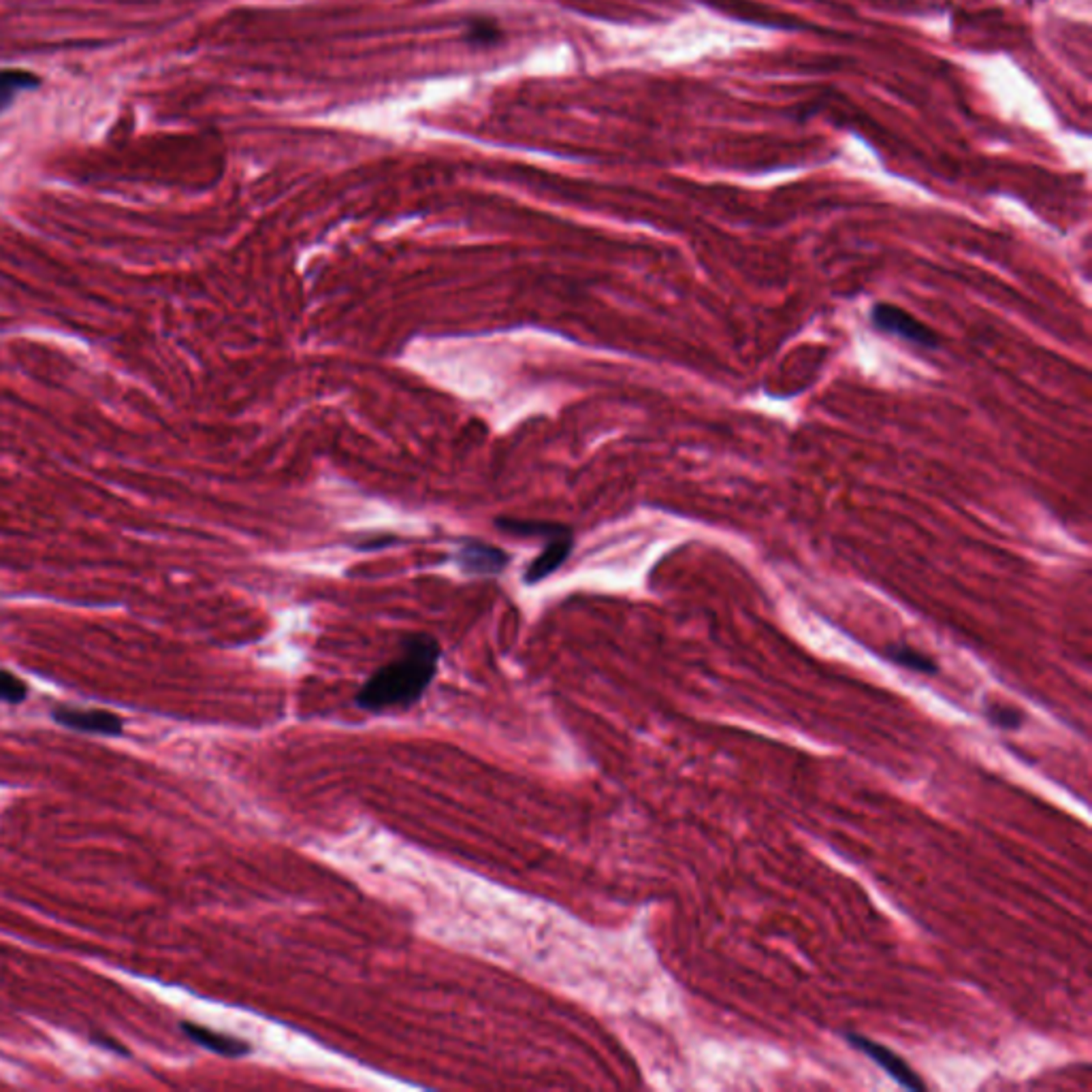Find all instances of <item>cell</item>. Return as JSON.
Here are the masks:
<instances>
[{
    "mask_svg": "<svg viewBox=\"0 0 1092 1092\" xmlns=\"http://www.w3.org/2000/svg\"><path fill=\"white\" fill-rule=\"evenodd\" d=\"M440 644L429 634H410L393 662L376 670L357 693V707L369 712L410 709L423 698L438 672Z\"/></svg>",
    "mask_w": 1092,
    "mask_h": 1092,
    "instance_id": "obj_1",
    "label": "cell"
},
{
    "mask_svg": "<svg viewBox=\"0 0 1092 1092\" xmlns=\"http://www.w3.org/2000/svg\"><path fill=\"white\" fill-rule=\"evenodd\" d=\"M871 322L877 331L885 333V336L899 338L903 341H909V344L928 350L937 348L941 341L937 331L930 329L927 322L918 320L911 312H906L892 303H875L871 310Z\"/></svg>",
    "mask_w": 1092,
    "mask_h": 1092,
    "instance_id": "obj_2",
    "label": "cell"
},
{
    "mask_svg": "<svg viewBox=\"0 0 1092 1092\" xmlns=\"http://www.w3.org/2000/svg\"><path fill=\"white\" fill-rule=\"evenodd\" d=\"M847 1041H849L851 1048H856L863 1054H866V1057L871 1059L877 1067H882L887 1076L896 1081V1084H901L903 1088H909V1090H927V1084H924L918 1073L906 1065L905 1059H901L899 1054L887 1050L885 1045L871 1041L866 1037H860V1035H851V1033L847 1035Z\"/></svg>",
    "mask_w": 1092,
    "mask_h": 1092,
    "instance_id": "obj_3",
    "label": "cell"
},
{
    "mask_svg": "<svg viewBox=\"0 0 1092 1092\" xmlns=\"http://www.w3.org/2000/svg\"><path fill=\"white\" fill-rule=\"evenodd\" d=\"M54 721L60 726L77 730V732L88 734H103V736H118L122 734L124 721L120 715L111 710L100 709H76V707H54L52 710Z\"/></svg>",
    "mask_w": 1092,
    "mask_h": 1092,
    "instance_id": "obj_4",
    "label": "cell"
},
{
    "mask_svg": "<svg viewBox=\"0 0 1092 1092\" xmlns=\"http://www.w3.org/2000/svg\"><path fill=\"white\" fill-rule=\"evenodd\" d=\"M455 561L466 574L487 577V574L504 572L508 568V563H511V557H508L506 551L497 549L493 544L466 540L455 553Z\"/></svg>",
    "mask_w": 1092,
    "mask_h": 1092,
    "instance_id": "obj_5",
    "label": "cell"
},
{
    "mask_svg": "<svg viewBox=\"0 0 1092 1092\" xmlns=\"http://www.w3.org/2000/svg\"><path fill=\"white\" fill-rule=\"evenodd\" d=\"M572 549H574V534L570 527H566V530L546 540L542 553L525 570L527 585H535V582L549 579L551 574L557 572L563 563L568 561Z\"/></svg>",
    "mask_w": 1092,
    "mask_h": 1092,
    "instance_id": "obj_6",
    "label": "cell"
},
{
    "mask_svg": "<svg viewBox=\"0 0 1092 1092\" xmlns=\"http://www.w3.org/2000/svg\"><path fill=\"white\" fill-rule=\"evenodd\" d=\"M182 1031L186 1033L194 1043L201 1045V1048H206L214 1054H220V1057L239 1059V1057H246V1054L250 1052V1045L246 1041L237 1039V1037H230V1035H222V1033H216L211 1029H206V1026L184 1022Z\"/></svg>",
    "mask_w": 1092,
    "mask_h": 1092,
    "instance_id": "obj_7",
    "label": "cell"
},
{
    "mask_svg": "<svg viewBox=\"0 0 1092 1092\" xmlns=\"http://www.w3.org/2000/svg\"><path fill=\"white\" fill-rule=\"evenodd\" d=\"M36 79L33 73L22 69H0V111L13 105V100L26 90L36 88Z\"/></svg>",
    "mask_w": 1092,
    "mask_h": 1092,
    "instance_id": "obj_8",
    "label": "cell"
},
{
    "mask_svg": "<svg viewBox=\"0 0 1092 1092\" xmlns=\"http://www.w3.org/2000/svg\"><path fill=\"white\" fill-rule=\"evenodd\" d=\"M885 657L894 664L903 666L906 670L922 672V674H934L937 672V664H934L928 655L911 649L906 644H890L885 649Z\"/></svg>",
    "mask_w": 1092,
    "mask_h": 1092,
    "instance_id": "obj_9",
    "label": "cell"
},
{
    "mask_svg": "<svg viewBox=\"0 0 1092 1092\" xmlns=\"http://www.w3.org/2000/svg\"><path fill=\"white\" fill-rule=\"evenodd\" d=\"M28 696L26 683L15 677L9 670H0V702H9V705H20Z\"/></svg>",
    "mask_w": 1092,
    "mask_h": 1092,
    "instance_id": "obj_10",
    "label": "cell"
},
{
    "mask_svg": "<svg viewBox=\"0 0 1092 1092\" xmlns=\"http://www.w3.org/2000/svg\"><path fill=\"white\" fill-rule=\"evenodd\" d=\"M502 39V31L493 20H474L468 28V41L476 45H491Z\"/></svg>",
    "mask_w": 1092,
    "mask_h": 1092,
    "instance_id": "obj_11",
    "label": "cell"
},
{
    "mask_svg": "<svg viewBox=\"0 0 1092 1092\" xmlns=\"http://www.w3.org/2000/svg\"><path fill=\"white\" fill-rule=\"evenodd\" d=\"M986 712H988V719L993 721V724L998 726V728L1016 730V728H1020V724H1022V712H1017V710L1012 709V707L990 705Z\"/></svg>",
    "mask_w": 1092,
    "mask_h": 1092,
    "instance_id": "obj_12",
    "label": "cell"
},
{
    "mask_svg": "<svg viewBox=\"0 0 1092 1092\" xmlns=\"http://www.w3.org/2000/svg\"><path fill=\"white\" fill-rule=\"evenodd\" d=\"M92 1041H95L97 1045H100V1048H107V1050L116 1052V1054H128V1052L124 1050L122 1043L116 1041V1039H111V1037H107V1035H95V1037H92Z\"/></svg>",
    "mask_w": 1092,
    "mask_h": 1092,
    "instance_id": "obj_13",
    "label": "cell"
},
{
    "mask_svg": "<svg viewBox=\"0 0 1092 1092\" xmlns=\"http://www.w3.org/2000/svg\"><path fill=\"white\" fill-rule=\"evenodd\" d=\"M393 542H395V540H393V535H388V538H384V540L378 542V546H388V544H393ZM372 546H374V544L365 542V544H360V549H372Z\"/></svg>",
    "mask_w": 1092,
    "mask_h": 1092,
    "instance_id": "obj_14",
    "label": "cell"
}]
</instances>
